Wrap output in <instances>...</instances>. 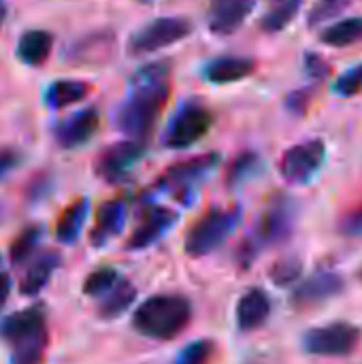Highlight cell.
<instances>
[{
  "mask_svg": "<svg viewBox=\"0 0 362 364\" xmlns=\"http://www.w3.org/2000/svg\"><path fill=\"white\" fill-rule=\"evenodd\" d=\"M192 307L183 296L158 294L143 301L132 314V326L149 339H175L188 326Z\"/></svg>",
  "mask_w": 362,
  "mask_h": 364,
  "instance_id": "cell-1",
  "label": "cell"
},
{
  "mask_svg": "<svg viewBox=\"0 0 362 364\" xmlns=\"http://www.w3.org/2000/svg\"><path fill=\"white\" fill-rule=\"evenodd\" d=\"M171 87H151V90H134L132 96L119 107L115 115L117 128L128 134L130 139L145 141L162 111V107L169 100Z\"/></svg>",
  "mask_w": 362,
  "mask_h": 364,
  "instance_id": "cell-2",
  "label": "cell"
},
{
  "mask_svg": "<svg viewBox=\"0 0 362 364\" xmlns=\"http://www.w3.org/2000/svg\"><path fill=\"white\" fill-rule=\"evenodd\" d=\"M241 220L239 209H213L207 215H203L188 232L186 237V254L192 258L207 256L215 252L237 228Z\"/></svg>",
  "mask_w": 362,
  "mask_h": 364,
  "instance_id": "cell-3",
  "label": "cell"
},
{
  "mask_svg": "<svg viewBox=\"0 0 362 364\" xmlns=\"http://www.w3.org/2000/svg\"><path fill=\"white\" fill-rule=\"evenodd\" d=\"M192 32V23L186 17H158L128 38V53L130 55H145L154 53L162 47L183 41Z\"/></svg>",
  "mask_w": 362,
  "mask_h": 364,
  "instance_id": "cell-4",
  "label": "cell"
},
{
  "mask_svg": "<svg viewBox=\"0 0 362 364\" xmlns=\"http://www.w3.org/2000/svg\"><path fill=\"white\" fill-rule=\"evenodd\" d=\"M361 341V328L348 322H333L309 328L303 335V350L314 356H346Z\"/></svg>",
  "mask_w": 362,
  "mask_h": 364,
  "instance_id": "cell-5",
  "label": "cell"
},
{
  "mask_svg": "<svg viewBox=\"0 0 362 364\" xmlns=\"http://www.w3.org/2000/svg\"><path fill=\"white\" fill-rule=\"evenodd\" d=\"M209 128H211L209 109L203 107L201 102H188L173 117L164 134V143L166 147H173V149H186L198 143L209 132Z\"/></svg>",
  "mask_w": 362,
  "mask_h": 364,
  "instance_id": "cell-6",
  "label": "cell"
},
{
  "mask_svg": "<svg viewBox=\"0 0 362 364\" xmlns=\"http://www.w3.org/2000/svg\"><path fill=\"white\" fill-rule=\"evenodd\" d=\"M326 158V147L320 139L290 147L280 162V173L288 183H307L318 175Z\"/></svg>",
  "mask_w": 362,
  "mask_h": 364,
  "instance_id": "cell-7",
  "label": "cell"
},
{
  "mask_svg": "<svg viewBox=\"0 0 362 364\" xmlns=\"http://www.w3.org/2000/svg\"><path fill=\"white\" fill-rule=\"evenodd\" d=\"M143 156H145V141L130 139V141L115 143L98 156L96 173L105 181H111V183L122 181Z\"/></svg>",
  "mask_w": 362,
  "mask_h": 364,
  "instance_id": "cell-8",
  "label": "cell"
},
{
  "mask_svg": "<svg viewBox=\"0 0 362 364\" xmlns=\"http://www.w3.org/2000/svg\"><path fill=\"white\" fill-rule=\"evenodd\" d=\"M115 45H117V41H115V34L111 30L90 32V34L77 38L68 47L66 60L77 64V66H100L113 58Z\"/></svg>",
  "mask_w": 362,
  "mask_h": 364,
  "instance_id": "cell-9",
  "label": "cell"
},
{
  "mask_svg": "<svg viewBox=\"0 0 362 364\" xmlns=\"http://www.w3.org/2000/svg\"><path fill=\"white\" fill-rule=\"evenodd\" d=\"M290 230H292V205L286 198H275L271 203V207L267 209V213L262 215V222L254 235V245L250 243L252 254L258 252V243L260 245L277 243V241L286 239L290 235Z\"/></svg>",
  "mask_w": 362,
  "mask_h": 364,
  "instance_id": "cell-10",
  "label": "cell"
},
{
  "mask_svg": "<svg viewBox=\"0 0 362 364\" xmlns=\"http://www.w3.org/2000/svg\"><path fill=\"white\" fill-rule=\"evenodd\" d=\"M254 0H211L207 23L213 34L226 36L239 30L254 11Z\"/></svg>",
  "mask_w": 362,
  "mask_h": 364,
  "instance_id": "cell-11",
  "label": "cell"
},
{
  "mask_svg": "<svg viewBox=\"0 0 362 364\" xmlns=\"http://www.w3.org/2000/svg\"><path fill=\"white\" fill-rule=\"evenodd\" d=\"M220 162V156L218 154H207V156H198V158H192L188 162H181V164H175L171 166L164 177H162V186L171 188L173 192H192L194 186L205 177L209 175Z\"/></svg>",
  "mask_w": 362,
  "mask_h": 364,
  "instance_id": "cell-12",
  "label": "cell"
},
{
  "mask_svg": "<svg viewBox=\"0 0 362 364\" xmlns=\"http://www.w3.org/2000/svg\"><path fill=\"white\" fill-rule=\"evenodd\" d=\"M98 124H100L98 111L94 107H87L55 126V141L64 149L81 147L96 134Z\"/></svg>",
  "mask_w": 362,
  "mask_h": 364,
  "instance_id": "cell-13",
  "label": "cell"
},
{
  "mask_svg": "<svg viewBox=\"0 0 362 364\" xmlns=\"http://www.w3.org/2000/svg\"><path fill=\"white\" fill-rule=\"evenodd\" d=\"M177 222V213L166 207H151L143 213L137 230L128 239V250H145L156 243L173 224Z\"/></svg>",
  "mask_w": 362,
  "mask_h": 364,
  "instance_id": "cell-14",
  "label": "cell"
},
{
  "mask_svg": "<svg viewBox=\"0 0 362 364\" xmlns=\"http://www.w3.org/2000/svg\"><path fill=\"white\" fill-rule=\"evenodd\" d=\"M344 288V279L337 273L331 271H322L312 275L309 279H305L292 294V305L294 307H314L326 299H333L341 292Z\"/></svg>",
  "mask_w": 362,
  "mask_h": 364,
  "instance_id": "cell-15",
  "label": "cell"
},
{
  "mask_svg": "<svg viewBox=\"0 0 362 364\" xmlns=\"http://www.w3.org/2000/svg\"><path fill=\"white\" fill-rule=\"evenodd\" d=\"M47 333L45 328V309L41 305L21 309L13 316H9L2 324H0V337L15 346L23 339H30L34 335Z\"/></svg>",
  "mask_w": 362,
  "mask_h": 364,
  "instance_id": "cell-16",
  "label": "cell"
},
{
  "mask_svg": "<svg viewBox=\"0 0 362 364\" xmlns=\"http://www.w3.org/2000/svg\"><path fill=\"white\" fill-rule=\"evenodd\" d=\"M256 70V62L245 55H222L215 58L207 64L205 77L211 83L224 85V83H235L245 77H250Z\"/></svg>",
  "mask_w": 362,
  "mask_h": 364,
  "instance_id": "cell-17",
  "label": "cell"
},
{
  "mask_svg": "<svg viewBox=\"0 0 362 364\" xmlns=\"http://www.w3.org/2000/svg\"><path fill=\"white\" fill-rule=\"evenodd\" d=\"M124 222H126V203L119 200V198L105 203L98 209L96 226L92 230V243H94V247H102L113 237H117L122 232V228H124Z\"/></svg>",
  "mask_w": 362,
  "mask_h": 364,
  "instance_id": "cell-18",
  "label": "cell"
},
{
  "mask_svg": "<svg viewBox=\"0 0 362 364\" xmlns=\"http://www.w3.org/2000/svg\"><path fill=\"white\" fill-rule=\"evenodd\" d=\"M60 267V254L58 252H43L38 254L28 271L23 273V279L19 284V290L23 296H36L51 279V275L55 273V269Z\"/></svg>",
  "mask_w": 362,
  "mask_h": 364,
  "instance_id": "cell-19",
  "label": "cell"
},
{
  "mask_svg": "<svg viewBox=\"0 0 362 364\" xmlns=\"http://www.w3.org/2000/svg\"><path fill=\"white\" fill-rule=\"evenodd\" d=\"M271 314V301L262 290L245 292L237 303V326L241 331H254L267 322Z\"/></svg>",
  "mask_w": 362,
  "mask_h": 364,
  "instance_id": "cell-20",
  "label": "cell"
},
{
  "mask_svg": "<svg viewBox=\"0 0 362 364\" xmlns=\"http://www.w3.org/2000/svg\"><path fill=\"white\" fill-rule=\"evenodd\" d=\"M53 47V36L47 30H26L17 41V58L28 66L43 64Z\"/></svg>",
  "mask_w": 362,
  "mask_h": 364,
  "instance_id": "cell-21",
  "label": "cell"
},
{
  "mask_svg": "<svg viewBox=\"0 0 362 364\" xmlns=\"http://www.w3.org/2000/svg\"><path fill=\"white\" fill-rule=\"evenodd\" d=\"M90 94V85L77 79H58L45 92V102L51 109H66Z\"/></svg>",
  "mask_w": 362,
  "mask_h": 364,
  "instance_id": "cell-22",
  "label": "cell"
},
{
  "mask_svg": "<svg viewBox=\"0 0 362 364\" xmlns=\"http://www.w3.org/2000/svg\"><path fill=\"white\" fill-rule=\"evenodd\" d=\"M87 211H90L87 198H79L70 207H66V211L62 213V218L58 220V226H55V237L60 243H75L77 241V237L85 224Z\"/></svg>",
  "mask_w": 362,
  "mask_h": 364,
  "instance_id": "cell-23",
  "label": "cell"
},
{
  "mask_svg": "<svg viewBox=\"0 0 362 364\" xmlns=\"http://www.w3.org/2000/svg\"><path fill=\"white\" fill-rule=\"evenodd\" d=\"M320 41L331 47H348L362 41V17H346L333 26H329L322 34Z\"/></svg>",
  "mask_w": 362,
  "mask_h": 364,
  "instance_id": "cell-24",
  "label": "cell"
},
{
  "mask_svg": "<svg viewBox=\"0 0 362 364\" xmlns=\"http://www.w3.org/2000/svg\"><path fill=\"white\" fill-rule=\"evenodd\" d=\"M134 296H137L134 286L124 282V279H119L117 286L102 296V303H100L98 311H100L102 318H117V316H122L132 305Z\"/></svg>",
  "mask_w": 362,
  "mask_h": 364,
  "instance_id": "cell-25",
  "label": "cell"
},
{
  "mask_svg": "<svg viewBox=\"0 0 362 364\" xmlns=\"http://www.w3.org/2000/svg\"><path fill=\"white\" fill-rule=\"evenodd\" d=\"M169 75H171V66H169L166 60L145 64L143 68H139V70L130 77V90L134 92V90L164 87V85H169Z\"/></svg>",
  "mask_w": 362,
  "mask_h": 364,
  "instance_id": "cell-26",
  "label": "cell"
},
{
  "mask_svg": "<svg viewBox=\"0 0 362 364\" xmlns=\"http://www.w3.org/2000/svg\"><path fill=\"white\" fill-rule=\"evenodd\" d=\"M303 0H280L271 11H267V15L260 21V28L265 32H280L284 30L299 13Z\"/></svg>",
  "mask_w": 362,
  "mask_h": 364,
  "instance_id": "cell-27",
  "label": "cell"
},
{
  "mask_svg": "<svg viewBox=\"0 0 362 364\" xmlns=\"http://www.w3.org/2000/svg\"><path fill=\"white\" fill-rule=\"evenodd\" d=\"M45 346H47V333H41V335H34L30 339L15 343L13 354H11V364H41Z\"/></svg>",
  "mask_w": 362,
  "mask_h": 364,
  "instance_id": "cell-28",
  "label": "cell"
},
{
  "mask_svg": "<svg viewBox=\"0 0 362 364\" xmlns=\"http://www.w3.org/2000/svg\"><path fill=\"white\" fill-rule=\"evenodd\" d=\"M260 166V158L254 154V151H243L239 154L233 164L228 166V173H226V183L230 188H237L241 183H245L247 179H252V175H256Z\"/></svg>",
  "mask_w": 362,
  "mask_h": 364,
  "instance_id": "cell-29",
  "label": "cell"
},
{
  "mask_svg": "<svg viewBox=\"0 0 362 364\" xmlns=\"http://www.w3.org/2000/svg\"><path fill=\"white\" fill-rule=\"evenodd\" d=\"M119 282V275L115 269L111 267H102V269H96L94 273L87 275L85 284H83V292L87 296H96V299H102L107 292H111Z\"/></svg>",
  "mask_w": 362,
  "mask_h": 364,
  "instance_id": "cell-30",
  "label": "cell"
},
{
  "mask_svg": "<svg viewBox=\"0 0 362 364\" xmlns=\"http://www.w3.org/2000/svg\"><path fill=\"white\" fill-rule=\"evenodd\" d=\"M301 273H303V262H301L299 258H292V256L277 260V262L269 269L271 282H273L275 286H280V288L292 286V284L301 277Z\"/></svg>",
  "mask_w": 362,
  "mask_h": 364,
  "instance_id": "cell-31",
  "label": "cell"
},
{
  "mask_svg": "<svg viewBox=\"0 0 362 364\" xmlns=\"http://www.w3.org/2000/svg\"><path fill=\"white\" fill-rule=\"evenodd\" d=\"M352 4V0H316L314 6L307 13V26H320L326 19H333L341 11H346Z\"/></svg>",
  "mask_w": 362,
  "mask_h": 364,
  "instance_id": "cell-32",
  "label": "cell"
},
{
  "mask_svg": "<svg viewBox=\"0 0 362 364\" xmlns=\"http://www.w3.org/2000/svg\"><path fill=\"white\" fill-rule=\"evenodd\" d=\"M41 235H43V232H41L38 226L26 228V230L13 241V245H11V260H13L15 264H21L23 260H28L30 254L34 252V247L38 245Z\"/></svg>",
  "mask_w": 362,
  "mask_h": 364,
  "instance_id": "cell-33",
  "label": "cell"
},
{
  "mask_svg": "<svg viewBox=\"0 0 362 364\" xmlns=\"http://www.w3.org/2000/svg\"><path fill=\"white\" fill-rule=\"evenodd\" d=\"M211 350H213L211 341H194L181 350V354L173 364H207Z\"/></svg>",
  "mask_w": 362,
  "mask_h": 364,
  "instance_id": "cell-34",
  "label": "cell"
},
{
  "mask_svg": "<svg viewBox=\"0 0 362 364\" xmlns=\"http://www.w3.org/2000/svg\"><path fill=\"white\" fill-rule=\"evenodd\" d=\"M333 90L339 96H354V94L362 92V64H356L350 70H346L337 79V83L333 85Z\"/></svg>",
  "mask_w": 362,
  "mask_h": 364,
  "instance_id": "cell-35",
  "label": "cell"
},
{
  "mask_svg": "<svg viewBox=\"0 0 362 364\" xmlns=\"http://www.w3.org/2000/svg\"><path fill=\"white\" fill-rule=\"evenodd\" d=\"M305 73H307L312 79L320 81V79L329 77L331 68H329V62H326L322 55H318V53H307V55H305Z\"/></svg>",
  "mask_w": 362,
  "mask_h": 364,
  "instance_id": "cell-36",
  "label": "cell"
},
{
  "mask_svg": "<svg viewBox=\"0 0 362 364\" xmlns=\"http://www.w3.org/2000/svg\"><path fill=\"white\" fill-rule=\"evenodd\" d=\"M309 98H312V90H299V92H292L286 100L288 109L294 111V113H305V109L309 107Z\"/></svg>",
  "mask_w": 362,
  "mask_h": 364,
  "instance_id": "cell-37",
  "label": "cell"
},
{
  "mask_svg": "<svg viewBox=\"0 0 362 364\" xmlns=\"http://www.w3.org/2000/svg\"><path fill=\"white\" fill-rule=\"evenodd\" d=\"M344 232L346 235H362V205L356 207L344 222Z\"/></svg>",
  "mask_w": 362,
  "mask_h": 364,
  "instance_id": "cell-38",
  "label": "cell"
},
{
  "mask_svg": "<svg viewBox=\"0 0 362 364\" xmlns=\"http://www.w3.org/2000/svg\"><path fill=\"white\" fill-rule=\"evenodd\" d=\"M9 292H11V279H9V275L0 273V309L4 307Z\"/></svg>",
  "mask_w": 362,
  "mask_h": 364,
  "instance_id": "cell-39",
  "label": "cell"
},
{
  "mask_svg": "<svg viewBox=\"0 0 362 364\" xmlns=\"http://www.w3.org/2000/svg\"><path fill=\"white\" fill-rule=\"evenodd\" d=\"M15 164H17V156H15L13 151L0 154V173L6 171V168H11V166H15Z\"/></svg>",
  "mask_w": 362,
  "mask_h": 364,
  "instance_id": "cell-40",
  "label": "cell"
},
{
  "mask_svg": "<svg viewBox=\"0 0 362 364\" xmlns=\"http://www.w3.org/2000/svg\"><path fill=\"white\" fill-rule=\"evenodd\" d=\"M4 17H6V4L0 2V26L4 23Z\"/></svg>",
  "mask_w": 362,
  "mask_h": 364,
  "instance_id": "cell-41",
  "label": "cell"
},
{
  "mask_svg": "<svg viewBox=\"0 0 362 364\" xmlns=\"http://www.w3.org/2000/svg\"><path fill=\"white\" fill-rule=\"evenodd\" d=\"M137 2H151V0H137Z\"/></svg>",
  "mask_w": 362,
  "mask_h": 364,
  "instance_id": "cell-42",
  "label": "cell"
},
{
  "mask_svg": "<svg viewBox=\"0 0 362 364\" xmlns=\"http://www.w3.org/2000/svg\"><path fill=\"white\" fill-rule=\"evenodd\" d=\"M0 262H2V258H0Z\"/></svg>",
  "mask_w": 362,
  "mask_h": 364,
  "instance_id": "cell-43",
  "label": "cell"
},
{
  "mask_svg": "<svg viewBox=\"0 0 362 364\" xmlns=\"http://www.w3.org/2000/svg\"><path fill=\"white\" fill-rule=\"evenodd\" d=\"M277 2H280V0H277Z\"/></svg>",
  "mask_w": 362,
  "mask_h": 364,
  "instance_id": "cell-44",
  "label": "cell"
}]
</instances>
